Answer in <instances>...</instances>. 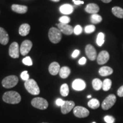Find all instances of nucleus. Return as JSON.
Wrapping results in <instances>:
<instances>
[{"label": "nucleus", "instance_id": "nucleus-1", "mask_svg": "<svg viewBox=\"0 0 123 123\" xmlns=\"http://www.w3.org/2000/svg\"><path fill=\"white\" fill-rule=\"evenodd\" d=\"M2 99L5 103L9 104H18L21 100V95L17 92L7 91L4 93L2 96Z\"/></svg>", "mask_w": 123, "mask_h": 123}, {"label": "nucleus", "instance_id": "nucleus-2", "mask_svg": "<svg viewBox=\"0 0 123 123\" xmlns=\"http://www.w3.org/2000/svg\"><path fill=\"white\" fill-rule=\"evenodd\" d=\"M25 87L26 90L30 94L33 95H37L39 94L40 90L38 84L33 79H29L25 82Z\"/></svg>", "mask_w": 123, "mask_h": 123}, {"label": "nucleus", "instance_id": "nucleus-3", "mask_svg": "<svg viewBox=\"0 0 123 123\" xmlns=\"http://www.w3.org/2000/svg\"><path fill=\"white\" fill-rule=\"evenodd\" d=\"M49 38L53 43H58L62 39V32L55 27H51L49 32Z\"/></svg>", "mask_w": 123, "mask_h": 123}, {"label": "nucleus", "instance_id": "nucleus-4", "mask_svg": "<svg viewBox=\"0 0 123 123\" xmlns=\"http://www.w3.org/2000/svg\"><path fill=\"white\" fill-rule=\"evenodd\" d=\"M18 83V78L15 75H10L5 78L2 81V86L6 88H11L15 87Z\"/></svg>", "mask_w": 123, "mask_h": 123}, {"label": "nucleus", "instance_id": "nucleus-5", "mask_svg": "<svg viewBox=\"0 0 123 123\" xmlns=\"http://www.w3.org/2000/svg\"><path fill=\"white\" fill-rule=\"evenodd\" d=\"M31 105L36 108L43 110L47 109L49 106V104L46 99L42 98L37 97V98H34L32 100Z\"/></svg>", "mask_w": 123, "mask_h": 123}, {"label": "nucleus", "instance_id": "nucleus-6", "mask_svg": "<svg viewBox=\"0 0 123 123\" xmlns=\"http://www.w3.org/2000/svg\"><path fill=\"white\" fill-rule=\"evenodd\" d=\"M116 101V97L115 95L111 94L108 95L101 104V107L104 110H108L114 105Z\"/></svg>", "mask_w": 123, "mask_h": 123}, {"label": "nucleus", "instance_id": "nucleus-7", "mask_svg": "<svg viewBox=\"0 0 123 123\" xmlns=\"http://www.w3.org/2000/svg\"><path fill=\"white\" fill-rule=\"evenodd\" d=\"M74 114L78 118H84L87 117L90 114V112L86 108L81 106H76L73 110Z\"/></svg>", "mask_w": 123, "mask_h": 123}, {"label": "nucleus", "instance_id": "nucleus-8", "mask_svg": "<svg viewBox=\"0 0 123 123\" xmlns=\"http://www.w3.org/2000/svg\"><path fill=\"white\" fill-rule=\"evenodd\" d=\"M20 50L17 42H13L10 44L9 49V55L13 58H18L19 56Z\"/></svg>", "mask_w": 123, "mask_h": 123}, {"label": "nucleus", "instance_id": "nucleus-9", "mask_svg": "<svg viewBox=\"0 0 123 123\" xmlns=\"http://www.w3.org/2000/svg\"><path fill=\"white\" fill-rule=\"evenodd\" d=\"M32 46H33V43L31 41L29 40H25L21 44V47L19 49L20 53L24 56L27 55L30 52Z\"/></svg>", "mask_w": 123, "mask_h": 123}, {"label": "nucleus", "instance_id": "nucleus-10", "mask_svg": "<svg viewBox=\"0 0 123 123\" xmlns=\"http://www.w3.org/2000/svg\"><path fill=\"white\" fill-rule=\"evenodd\" d=\"M86 54L88 59L91 61H95L97 58V53L95 50V47L91 44H87L86 46Z\"/></svg>", "mask_w": 123, "mask_h": 123}, {"label": "nucleus", "instance_id": "nucleus-11", "mask_svg": "<svg viewBox=\"0 0 123 123\" xmlns=\"http://www.w3.org/2000/svg\"><path fill=\"white\" fill-rule=\"evenodd\" d=\"M97 62L100 65L105 64L110 59V54L105 50L101 51L97 56Z\"/></svg>", "mask_w": 123, "mask_h": 123}, {"label": "nucleus", "instance_id": "nucleus-12", "mask_svg": "<svg viewBox=\"0 0 123 123\" xmlns=\"http://www.w3.org/2000/svg\"><path fill=\"white\" fill-rule=\"evenodd\" d=\"M58 27L62 33L66 35H71L74 32V29L73 27L68 24H64L60 23V24L58 25Z\"/></svg>", "mask_w": 123, "mask_h": 123}, {"label": "nucleus", "instance_id": "nucleus-13", "mask_svg": "<svg viewBox=\"0 0 123 123\" xmlns=\"http://www.w3.org/2000/svg\"><path fill=\"white\" fill-rule=\"evenodd\" d=\"M75 103L73 101H65L64 104L61 106V112L63 114H67L74 108Z\"/></svg>", "mask_w": 123, "mask_h": 123}, {"label": "nucleus", "instance_id": "nucleus-14", "mask_svg": "<svg viewBox=\"0 0 123 123\" xmlns=\"http://www.w3.org/2000/svg\"><path fill=\"white\" fill-rule=\"evenodd\" d=\"M86 84L83 80L80 79H75L72 84V87L76 91H82L85 89Z\"/></svg>", "mask_w": 123, "mask_h": 123}, {"label": "nucleus", "instance_id": "nucleus-15", "mask_svg": "<svg viewBox=\"0 0 123 123\" xmlns=\"http://www.w3.org/2000/svg\"><path fill=\"white\" fill-rule=\"evenodd\" d=\"M9 37L8 34L4 28L0 27V43L6 45L8 43Z\"/></svg>", "mask_w": 123, "mask_h": 123}, {"label": "nucleus", "instance_id": "nucleus-16", "mask_svg": "<svg viewBox=\"0 0 123 123\" xmlns=\"http://www.w3.org/2000/svg\"><path fill=\"white\" fill-rule=\"evenodd\" d=\"M100 8L99 6L96 4H89L86 6L85 8V11L88 13L90 14H97L98 12H99Z\"/></svg>", "mask_w": 123, "mask_h": 123}, {"label": "nucleus", "instance_id": "nucleus-17", "mask_svg": "<svg viewBox=\"0 0 123 123\" xmlns=\"http://www.w3.org/2000/svg\"><path fill=\"white\" fill-rule=\"evenodd\" d=\"M60 69H61V67H60L59 64L55 62L51 63L49 67V72L53 75H57L59 73Z\"/></svg>", "mask_w": 123, "mask_h": 123}, {"label": "nucleus", "instance_id": "nucleus-18", "mask_svg": "<svg viewBox=\"0 0 123 123\" xmlns=\"http://www.w3.org/2000/svg\"><path fill=\"white\" fill-rule=\"evenodd\" d=\"M12 9L15 13L19 14L26 13L27 11V7L25 5L14 4L12 6Z\"/></svg>", "mask_w": 123, "mask_h": 123}, {"label": "nucleus", "instance_id": "nucleus-19", "mask_svg": "<svg viewBox=\"0 0 123 123\" xmlns=\"http://www.w3.org/2000/svg\"><path fill=\"white\" fill-rule=\"evenodd\" d=\"M59 10L61 13L64 14H70L74 11V7L71 5L64 4L60 7Z\"/></svg>", "mask_w": 123, "mask_h": 123}, {"label": "nucleus", "instance_id": "nucleus-20", "mask_svg": "<svg viewBox=\"0 0 123 123\" xmlns=\"http://www.w3.org/2000/svg\"><path fill=\"white\" fill-rule=\"evenodd\" d=\"M113 71V69L108 66H103L99 69V73L101 76H107L111 75Z\"/></svg>", "mask_w": 123, "mask_h": 123}, {"label": "nucleus", "instance_id": "nucleus-21", "mask_svg": "<svg viewBox=\"0 0 123 123\" xmlns=\"http://www.w3.org/2000/svg\"><path fill=\"white\" fill-rule=\"evenodd\" d=\"M30 30V26L27 24H24L20 26L19 33L21 36H26Z\"/></svg>", "mask_w": 123, "mask_h": 123}, {"label": "nucleus", "instance_id": "nucleus-22", "mask_svg": "<svg viewBox=\"0 0 123 123\" xmlns=\"http://www.w3.org/2000/svg\"><path fill=\"white\" fill-rule=\"evenodd\" d=\"M71 73V70L68 67H62L59 71V75L63 79H66L70 75Z\"/></svg>", "mask_w": 123, "mask_h": 123}, {"label": "nucleus", "instance_id": "nucleus-23", "mask_svg": "<svg viewBox=\"0 0 123 123\" xmlns=\"http://www.w3.org/2000/svg\"><path fill=\"white\" fill-rule=\"evenodd\" d=\"M112 14L119 18H123V9L119 6H115L112 9Z\"/></svg>", "mask_w": 123, "mask_h": 123}, {"label": "nucleus", "instance_id": "nucleus-24", "mask_svg": "<svg viewBox=\"0 0 123 123\" xmlns=\"http://www.w3.org/2000/svg\"><path fill=\"white\" fill-rule=\"evenodd\" d=\"M92 87H93V88L95 90L99 91L102 88L103 81H101L100 79L96 78V79H94L92 80Z\"/></svg>", "mask_w": 123, "mask_h": 123}, {"label": "nucleus", "instance_id": "nucleus-25", "mask_svg": "<svg viewBox=\"0 0 123 123\" xmlns=\"http://www.w3.org/2000/svg\"><path fill=\"white\" fill-rule=\"evenodd\" d=\"M102 17L98 14H93L91 16L90 20L93 24H98L102 21Z\"/></svg>", "mask_w": 123, "mask_h": 123}, {"label": "nucleus", "instance_id": "nucleus-26", "mask_svg": "<svg viewBox=\"0 0 123 123\" xmlns=\"http://www.w3.org/2000/svg\"><path fill=\"white\" fill-rule=\"evenodd\" d=\"M88 105L91 108L95 110V109L98 108L99 107L100 102L98 99H92L88 101Z\"/></svg>", "mask_w": 123, "mask_h": 123}, {"label": "nucleus", "instance_id": "nucleus-27", "mask_svg": "<svg viewBox=\"0 0 123 123\" xmlns=\"http://www.w3.org/2000/svg\"><path fill=\"white\" fill-rule=\"evenodd\" d=\"M60 92L62 96L66 97L68 96L69 93V88L68 86L66 83H64L61 86L60 89Z\"/></svg>", "mask_w": 123, "mask_h": 123}, {"label": "nucleus", "instance_id": "nucleus-28", "mask_svg": "<svg viewBox=\"0 0 123 123\" xmlns=\"http://www.w3.org/2000/svg\"><path fill=\"white\" fill-rule=\"evenodd\" d=\"M112 86V81L110 79H105L103 81L102 88L104 91L110 90Z\"/></svg>", "mask_w": 123, "mask_h": 123}, {"label": "nucleus", "instance_id": "nucleus-29", "mask_svg": "<svg viewBox=\"0 0 123 123\" xmlns=\"http://www.w3.org/2000/svg\"><path fill=\"white\" fill-rule=\"evenodd\" d=\"M104 38L105 35L103 33H99L98 34L96 39V43L99 46H101L104 43Z\"/></svg>", "mask_w": 123, "mask_h": 123}, {"label": "nucleus", "instance_id": "nucleus-30", "mask_svg": "<svg viewBox=\"0 0 123 123\" xmlns=\"http://www.w3.org/2000/svg\"><path fill=\"white\" fill-rule=\"evenodd\" d=\"M96 27L94 25H87L85 27L84 29V31H85V33L87 34H91L93 32L95 31Z\"/></svg>", "mask_w": 123, "mask_h": 123}, {"label": "nucleus", "instance_id": "nucleus-31", "mask_svg": "<svg viewBox=\"0 0 123 123\" xmlns=\"http://www.w3.org/2000/svg\"><path fill=\"white\" fill-rule=\"evenodd\" d=\"M22 63L25 65H26L28 66H30L33 65V62L31 59L30 56H26V58H25L22 60Z\"/></svg>", "mask_w": 123, "mask_h": 123}, {"label": "nucleus", "instance_id": "nucleus-32", "mask_svg": "<svg viewBox=\"0 0 123 123\" xmlns=\"http://www.w3.org/2000/svg\"><path fill=\"white\" fill-rule=\"evenodd\" d=\"M70 18L67 16H62L59 19L60 23L64 24H68L70 22Z\"/></svg>", "mask_w": 123, "mask_h": 123}, {"label": "nucleus", "instance_id": "nucleus-33", "mask_svg": "<svg viewBox=\"0 0 123 123\" xmlns=\"http://www.w3.org/2000/svg\"><path fill=\"white\" fill-rule=\"evenodd\" d=\"M104 121H105L107 123H114L115 121V118L113 117V116H109V115L105 116L104 117Z\"/></svg>", "mask_w": 123, "mask_h": 123}, {"label": "nucleus", "instance_id": "nucleus-34", "mask_svg": "<svg viewBox=\"0 0 123 123\" xmlns=\"http://www.w3.org/2000/svg\"><path fill=\"white\" fill-rule=\"evenodd\" d=\"M74 33H75V35H79L82 33V27L80 25H76L74 29Z\"/></svg>", "mask_w": 123, "mask_h": 123}, {"label": "nucleus", "instance_id": "nucleus-35", "mask_svg": "<svg viewBox=\"0 0 123 123\" xmlns=\"http://www.w3.org/2000/svg\"><path fill=\"white\" fill-rule=\"evenodd\" d=\"M21 78L23 80L27 81L29 79V75L28 74V72L27 71H24L21 74Z\"/></svg>", "mask_w": 123, "mask_h": 123}, {"label": "nucleus", "instance_id": "nucleus-36", "mask_svg": "<svg viewBox=\"0 0 123 123\" xmlns=\"http://www.w3.org/2000/svg\"><path fill=\"white\" fill-rule=\"evenodd\" d=\"M117 93L119 97H123V85L118 89Z\"/></svg>", "mask_w": 123, "mask_h": 123}, {"label": "nucleus", "instance_id": "nucleus-37", "mask_svg": "<svg viewBox=\"0 0 123 123\" xmlns=\"http://www.w3.org/2000/svg\"><path fill=\"white\" fill-rule=\"evenodd\" d=\"M64 102H65V101L63 100L62 99H58L56 100V104L58 106H60V107H61L62 105H63L64 103Z\"/></svg>", "mask_w": 123, "mask_h": 123}, {"label": "nucleus", "instance_id": "nucleus-38", "mask_svg": "<svg viewBox=\"0 0 123 123\" xmlns=\"http://www.w3.org/2000/svg\"><path fill=\"white\" fill-rule=\"evenodd\" d=\"M80 54V51L79 50H75L73 52V53L72 54V57L74 58H76Z\"/></svg>", "mask_w": 123, "mask_h": 123}, {"label": "nucleus", "instance_id": "nucleus-39", "mask_svg": "<svg viewBox=\"0 0 123 123\" xmlns=\"http://www.w3.org/2000/svg\"><path fill=\"white\" fill-rule=\"evenodd\" d=\"M86 62H87V59L85 57H82L81 59H80L79 61V63L80 65H84V64H86Z\"/></svg>", "mask_w": 123, "mask_h": 123}, {"label": "nucleus", "instance_id": "nucleus-40", "mask_svg": "<svg viewBox=\"0 0 123 123\" xmlns=\"http://www.w3.org/2000/svg\"><path fill=\"white\" fill-rule=\"evenodd\" d=\"M73 1L74 2V4L75 5H79L84 4L83 1H80V0H73Z\"/></svg>", "mask_w": 123, "mask_h": 123}, {"label": "nucleus", "instance_id": "nucleus-41", "mask_svg": "<svg viewBox=\"0 0 123 123\" xmlns=\"http://www.w3.org/2000/svg\"><path fill=\"white\" fill-rule=\"evenodd\" d=\"M102 2H103L104 3H106V4H107V3H110V2H111L112 0H101Z\"/></svg>", "mask_w": 123, "mask_h": 123}, {"label": "nucleus", "instance_id": "nucleus-42", "mask_svg": "<svg viewBox=\"0 0 123 123\" xmlns=\"http://www.w3.org/2000/svg\"><path fill=\"white\" fill-rule=\"evenodd\" d=\"M51 1H53V2H59V1H60V0H51Z\"/></svg>", "mask_w": 123, "mask_h": 123}, {"label": "nucleus", "instance_id": "nucleus-43", "mask_svg": "<svg viewBox=\"0 0 123 123\" xmlns=\"http://www.w3.org/2000/svg\"><path fill=\"white\" fill-rule=\"evenodd\" d=\"M91 98V95H88V96H87V98Z\"/></svg>", "mask_w": 123, "mask_h": 123}, {"label": "nucleus", "instance_id": "nucleus-44", "mask_svg": "<svg viewBox=\"0 0 123 123\" xmlns=\"http://www.w3.org/2000/svg\"><path fill=\"white\" fill-rule=\"evenodd\" d=\"M92 123H95V122H93Z\"/></svg>", "mask_w": 123, "mask_h": 123}, {"label": "nucleus", "instance_id": "nucleus-45", "mask_svg": "<svg viewBox=\"0 0 123 123\" xmlns=\"http://www.w3.org/2000/svg\"></svg>", "mask_w": 123, "mask_h": 123}]
</instances>
